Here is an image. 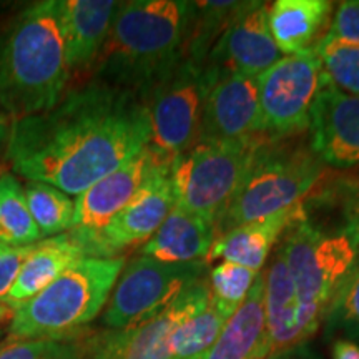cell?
I'll return each instance as SVG.
<instances>
[{
  "label": "cell",
  "instance_id": "cell-1",
  "mask_svg": "<svg viewBox=\"0 0 359 359\" xmlns=\"http://www.w3.org/2000/svg\"><path fill=\"white\" fill-rule=\"evenodd\" d=\"M148 143L143 98L95 80L50 110L13 120L6 154L20 177L79 196Z\"/></svg>",
  "mask_w": 359,
  "mask_h": 359
},
{
  "label": "cell",
  "instance_id": "cell-2",
  "mask_svg": "<svg viewBox=\"0 0 359 359\" xmlns=\"http://www.w3.org/2000/svg\"><path fill=\"white\" fill-rule=\"evenodd\" d=\"M190 2L132 0L120 4L97 58V77L143 97L183 58Z\"/></svg>",
  "mask_w": 359,
  "mask_h": 359
},
{
  "label": "cell",
  "instance_id": "cell-3",
  "mask_svg": "<svg viewBox=\"0 0 359 359\" xmlns=\"http://www.w3.org/2000/svg\"><path fill=\"white\" fill-rule=\"evenodd\" d=\"M69 75L58 0L27 7L0 39V107L13 120L50 110Z\"/></svg>",
  "mask_w": 359,
  "mask_h": 359
},
{
  "label": "cell",
  "instance_id": "cell-4",
  "mask_svg": "<svg viewBox=\"0 0 359 359\" xmlns=\"http://www.w3.org/2000/svg\"><path fill=\"white\" fill-rule=\"evenodd\" d=\"M293 138H259L243 183L215 224V238L302 203L318 185L325 165L311 145Z\"/></svg>",
  "mask_w": 359,
  "mask_h": 359
},
{
  "label": "cell",
  "instance_id": "cell-5",
  "mask_svg": "<svg viewBox=\"0 0 359 359\" xmlns=\"http://www.w3.org/2000/svg\"><path fill=\"white\" fill-rule=\"evenodd\" d=\"M123 266V257L74 263L47 288L13 309V339L77 338L105 306Z\"/></svg>",
  "mask_w": 359,
  "mask_h": 359
},
{
  "label": "cell",
  "instance_id": "cell-6",
  "mask_svg": "<svg viewBox=\"0 0 359 359\" xmlns=\"http://www.w3.org/2000/svg\"><path fill=\"white\" fill-rule=\"evenodd\" d=\"M288 264L309 338L320 330L336 288L358 255L359 233L341 228L327 233L302 219L278 241Z\"/></svg>",
  "mask_w": 359,
  "mask_h": 359
},
{
  "label": "cell",
  "instance_id": "cell-7",
  "mask_svg": "<svg viewBox=\"0 0 359 359\" xmlns=\"http://www.w3.org/2000/svg\"><path fill=\"white\" fill-rule=\"evenodd\" d=\"M259 138L251 142L203 140L175 156L170 167L175 205L217 224L243 183Z\"/></svg>",
  "mask_w": 359,
  "mask_h": 359
},
{
  "label": "cell",
  "instance_id": "cell-8",
  "mask_svg": "<svg viewBox=\"0 0 359 359\" xmlns=\"http://www.w3.org/2000/svg\"><path fill=\"white\" fill-rule=\"evenodd\" d=\"M218 70L208 64L182 58L178 65L143 95L150 143L175 158L200 143L205 103Z\"/></svg>",
  "mask_w": 359,
  "mask_h": 359
},
{
  "label": "cell",
  "instance_id": "cell-9",
  "mask_svg": "<svg viewBox=\"0 0 359 359\" xmlns=\"http://www.w3.org/2000/svg\"><path fill=\"white\" fill-rule=\"evenodd\" d=\"M205 276L206 262L163 263L140 255L125 266L115 283L103 313V325L109 330L138 325L158 314L188 286Z\"/></svg>",
  "mask_w": 359,
  "mask_h": 359
},
{
  "label": "cell",
  "instance_id": "cell-10",
  "mask_svg": "<svg viewBox=\"0 0 359 359\" xmlns=\"http://www.w3.org/2000/svg\"><path fill=\"white\" fill-rule=\"evenodd\" d=\"M326 79L314 48L285 55L258 77L263 137L268 140L298 137L309 130L314 98Z\"/></svg>",
  "mask_w": 359,
  "mask_h": 359
},
{
  "label": "cell",
  "instance_id": "cell-11",
  "mask_svg": "<svg viewBox=\"0 0 359 359\" xmlns=\"http://www.w3.org/2000/svg\"><path fill=\"white\" fill-rule=\"evenodd\" d=\"M208 278H201L175 298L158 314L123 327L109 330L87 339L88 359H172L168 338L180 323L208 306Z\"/></svg>",
  "mask_w": 359,
  "mask_h": 359
},
{
  "label": "cell",
  "instance_id": "cell-12",
  "mask_svg": "<svg viewBox=\"0 0 359 359\" xmlns=\"http://www.w3.org/2000/svg\"><path fill=\"white\" fill-rule=\"evenodd\" d=\"M175 206L170 168L161 170L135 198L97 231L70 228L83 245L88 258L120 257L130 246L147 243Z\"/></svg>",
  "mask_w": 359,
  "mask_h": 359
},
{
  "label": "cell",
  "instance_id": "cell-13",
  "mask_svg": "<svg viewBox=\"0 0 359 359\" xmlns=\"http://www.w3.org/2000/svg\"><path fill=\"white\" fill-rule=\"evenodd\" d=\"M172 156L147 145L77 196L72 228L88 231L100 230L115 215L122 212L156 173L172 167Z\"/></svg>",
  "mask_w": 359,
  "mask_h": 359
},
{
  "label": "cell",
  "instance_id": "cell-14",
  "mask_svg": "<svg viewBox=\"0 0 359 359\" xmlns=\"http://www.w3.org/2000/svg\"><path fill=\"white\" fill-rule=\"evenodd\" d=\"M263 137L258 79L218 70L205 103L201 140L251 142Z\"/></svg>",
  "mask_w": 359,
  "mask_h": 359
},
{
  "label": "cell",
  "instance_id": "cell-15",
  "mask_svg": "<svg viewBox=\"0 0 359 359\" xmlns=\"http://www.w3.org/2000/svg\"><path fill=\"white\" fill-rule=\"evenodd\" d=\"M309 132L314 155L325 167H359V97L325 82L313 102Z\"/></svg>",
  "mask_w": 359,
  "mask_h": 359
},
{
  "label": "cell",
  "instance_id": "cell-16",
  "mask_svg": "<svg viewBox=\"0 0 359 359\" xmlns=\"http://www.w3.org/2000/svg\"><path fill=\"white\" fill-rule=\"evenodd\" d=\"M283 57L269 32L268 4L251 2L224 30L206 64L222 72L258 79Z\"/></svg>",
  "mask_w": 359,
  "mask_h": 359
},
{
  "label": "cell",
  "instance_id": "cell-17",
  "mask_svg": "<svg viewBox=\"0 0 359 359\" xmlns=\"http://www.w3.org/2000/svg\"><path fill=\"white\" fill-rule=\"evenodd\" d=\"M264 273V359L283 349L304 344L309 334L304 327L302 306L296 296L288 264L280 245Z\"/></svg>",
  "mask_w": 359,
  "mask_h": 359
},
{
  "label": "cell",
  "instance_id": "cell-18",
  "mask_svg": "<svg viewBox=\"0 0 359 359\" xmlns=\"http://www.w3.org/2000/svg\"><path fill=\"white\" fill-rule=\"evenodd\" d=\"M120 4L114 0H58L67 64L72 70L95 64Z\"/></svg>",
  "mask_w": 359,
  "mask_h": 359
},
{
  "label": "cell",
  "instance_id": "cell-19",
  "mask_svg": "<svg viewBox=\"0 0 359 359\" xmlns=\"http://www.w3.org/2000/svg\"><path fill=\"white\" fill-rule=\"evenodd\" d=\"M306 218V210L302 201V203L268 218L233 228L224 235L215 238L205 262L210 263L213 259H224L228 263L253 269V271H262L273 246L278 245L285 231L294 223Z\"/></svg>",
  "mask_w": 359,
  "mask_h": 359
},
{
  "label": "cell",
  "instance_id": "cell-20",
  "mask_svg": "<svg viewBox=\"0 0 359 359\" xmlns=\"http://www.w3.org/2000/svg\"><path fill=\"white\" fill-rule=\"evenodd\" d=\"M83 258H88L87 251L72 230L40 240L25 258L15 285L8 291L4 303L13 309L19 308L47 288L67 268Z\"/></svg>",
  "mask_w": 359,
  "mask_h": 359
},
{
  "label": "cell",
  "instance_id": "cell-21",
  "mask_svg": "<svg viewBox=\"0 0 359 359\" xmlns=\"http://www.w3.org/2000/svg\"><path fill=\"white\" fill-rule=\"evenodd\" d=\"M215 241V222L175 205L140 253L163 263L203 262Z\"/></svg>",
  "mask_w": 359,
  "mask_h": 359
},
{
  "label": "cell",
  "instance_id": "cell-22",
  "mask_svg": "<svg viewBox=\"0 0 359 359\" xmlns=\"http://www.w3.org/2000/svg\"><path fill=\"white\" fill-rule=\"evenodd\" d=\"M330 0H276L268 7V25L283 53L306 52L320 42L330 25Z\"/></svg>",
  "mask_w": 359,
  "mask_h": 359
},
{
  "label": "cell",
  "instance_id": "cell-23",
  "mask_svg": "<svg viewBox=\"0 0 359 359\" xmlns=\"http://www.w3.org/2000/svg\"><path fill=\"white\" fill-rule=\"evenodd\" d=\"M264 273L201 359H264Z\"/></svg>",
  "mask_w": 359,
  "mask_h": 359
},
{
  "label": "cell",
  "instance_id": "cell-24",
  "mask_svg": "<svg viewBox=\"0 0 359 359\" xmlns=\"http://www.w3.org/2000/svg\"><path fill=\"white\" fill-rule=\"evenodd\" d=\"M251 2H190V17L183 43V58L206 64L210 52L224 30L233 24Z\"/></svg>",
  "mask_w": 359,
  "mask_h": 359
},
{
  "label": "cell",
  "instance_id": "cell-25",
  "mask_svg": "<svg viewBox=\"0 0 359 359\" xmlns=\"http://www.w3.org/2000/svg\"><path fill=\"white\" fill-rule=\"evenodd\" d=\"M42 240L27 206L24 187L11 173L0 175V243L20 248Z\"/></svg>",
  "mask_w": 359,
  "mask_h": 359
},
{
  "label": "cell",
  "instance_id": "cell-26",
  "mask_svg": "<svg viewBox=\"0 0 359 359\" xmlns=\"http://www.w3.org/2000/svg\"><path fill=\"white\" fill-rule=\"evenodd\" d=\"M230 318L210 299L208 306L187 318L175 327L168 338V349L172 359L201 358L213 346Z\"/></svg>",
  "mask_w": 359,
  "mask_h": 359
},
{
  "label": "cell",
  "instance_id": "cell-27",
  "mask_svg": "<svg viewBox=\"0 0 359 359\" xmlns=\"http://www.w3.org/2000/svg\"><path fill=\"white\" fill-rule=\"evenodd\" d=\"M29 212L42 236H57L74 226L75 201L58 188L40 182L24 187Z\"/></svg>",
  "mask_w": 359,
  "mask_h": 359
},
{
  "label": "cell",
  "instance_id": "cell-28",
  "mask_svg": "<svg viewBox=\"0 0 359 359\" xmlns=\"http://www.w3.org/2000/svg\"><path fill=\"white\" fill-rule=\"evenodd\" d=\"M326 336L344 334L359 339V246L351 269L343 278L325 316Z\"/></svg>",
  "mask_w": 359,
  "mask_h": 359
},
{
  "label": "cell",
  "instance_id": "cell-29",
  "mask_svg": "<svg viewBox=\"0 0 359 359\" xmlns=\"http://www.w3.org/2000/svg\"><path fill=\"white\" fill-rule=\"evenodd\" d=\"M313 48L321 60L326 82L348 95L359 97V47L320 39Z\"/></svg>",
  "mask_w": 359,
  "mask_h": 359
},
{
  "label": "cell",
  "instance_id": "cell-30",
  "mask_svg": "<svg viewBox=\"0 0 359 359\" xmlns=\"http://www.w3.org/2000/svg\"><path fill=\"white\" fill-rule=\"evenodd\" d=\"M258 273L228 262L219 263L210 271L208 285L212 299L228 318H231L245 302Z\"/></svg>",
  "mask_w": 359,
  "mask_h": 359
},
{
  "label": "cell",
  "instance_id": "cell-31",
  "mask_svg": "<svg viewBox=\"0 0 359 359\" xmlns=\"http://www.w3.org/2000/svg\"><path fill=\"white\" fill-rule=\"evenodd\" d=\"M0 359H88L87 339H12L0 348Z\"/></svg>",
  "mask_w": 359,
  "mask_h": 359
},
{
  "label": "cell",
  "instance_id": "cell-32",
  "mask_svg": "<svg viewBox=\"0 0 359 359\" xmlns=\"http://www.w3.org/2000/svg\"><path fill=\"white\" fill-rule=\"evenodd\" d=\"M321 39L359 47V0L338 4L326 34Z\"/></svg>",
  "mask_w": 359,
  "mask_h": 359
},
{
  "label": "cell",
  "instance_id": "cell-33",
  "mask_svg": "<svg viewBox=\"0 0 359 359\" xmlns=\"http://www.w3.org/2000/svg\"><path fill=\"white\" fill-rule=\"evenodd\" d=\"M333 200L341 206L344 228L359 233V172L334 177Z\"/></svg>",
  "mask_w": 359,
  "mask_h": 359
},
{
  "label": "cell",
  "instance_id": "cell-34",
  "mask_svg": "<svg viewBox=\"0 0 359 359\" xmlns=\"http://www.w3.org/2000/svg\"><path fill=\"white\" fill-rule=\"evenodd\" d=\"M35 245V243H34ZM34 245L20 246V248H12L7 253L0 257V302L7 298L8 291L15 285L17 276H19L22 264H24L25 258L32 251Z\"/></svg>",
  "mask_w": 359,
  "mask_h": 359
},
{
  "label": "cell",
  "instance_id": "cell-35",
  "mask_svg": "<svg viewBox=\"0 0 359 359\" xmlns=\"http://www.w3.org/2000/svg\"><path fill=\"white\" fill-rule=\"evenodd\" d=\"M331 356L333 359H359V344L351 339H336L331 346Z\"/></svg>",
  "mask_w": 359,
  "mask_h": 359
},
{
  "label": "cell",
  "instance_id": "cell-36",
  "mask_svg": "<svg viewBox=\"0 0 359 359\" xmlns=\"http://www.w3.org/2000/svg\"><path fill=\"white\" fill-rule=\"evenodd\" d=\"M266 359H321L306 343L298 344V346L283 349L275 354H269Z\"/></svg>",
  "mask_w": 359,
  "mask_h": 359
},
{
  "label": "cell",
  "instance_id": "cell-37",
  "mask_svg": "<svg viewBox=\"0 0 359 359\" xmlns=\"http://www.w3.org/2000/svg\"><path fill=\"white\" fill-rule=\"evenodd\" d=\"M8 133H11V125H8L6 114H2V111H0V151L7 147Z\"/></svg>",
  "mask_w": 359,
  "mask_h": 359
},
{
  "label": "cell",
  "instance_id": "cell-38",
  "mask_svg": "<svg viewBox=\"0 0 359 359\" xmlns=\"http://www.w3.org/2000/svg\"><path fill=\"white\" fill-rule=\"evenodd\" d=\"M12 248L11 246H7V245H4V243H0V257H2L4 253H7V251H11Z\"/></svg>",
  "mask_w": 359,
  "mask_h": 359
},
{
  "label": "cell",
  "instance_id": "cell-39",
  "mask_svg": "<svg viewBox=\"0 0 359 359\" xmlns=\"http://www.w3.org/2000/svg\"><path fill=\"white\" fill-rule=\"evenodd\" d=\"M6 311H7L6 308H4V306H0V320H2V318L6 316Z\"/></svg>",
  "mask_w": 359,
  "mask_h": 359
},
{
  "label": "cell",
  "instance_id": "cell-40",
  "mask_svg": "<svg viewBox=\"0 0 359 359\" xmlns=\"http://www.w3.org/2000/svg\"><path fill=\"white\" fill-rule=\"evenodd\" d=\"M4 173H6V168H4V165L0 163V175H4Z\"/></svg>",
  "mask_w": 359,
  "mask_h": 359
},
{
  "label": "cell",
  "instance_id": "cell-41",
  "mask_svg": "<svg viewBox=\"0 0 359 359\" xmlns=\"http://www.w3.org/2000/svg\"><path fill=\"white\" fill-rule=\"evenodd\" d=\"M201 358H203V356H201ZM201 358H195V359H201Z\"/></svg>",
  "mask_w": 359,
  "mask_h": 359
}]
</instances>
